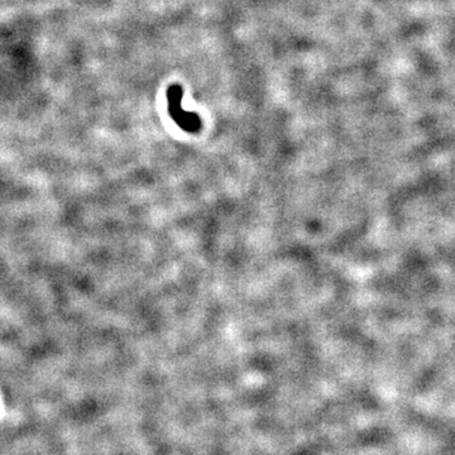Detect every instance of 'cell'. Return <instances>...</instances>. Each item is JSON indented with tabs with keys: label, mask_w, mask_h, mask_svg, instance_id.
<instances>
[{
	"label": "cell",
	"mask_w": 455,
	"mask_h": 455,
	"mask_svg": "<svg viewBox=\"0 0 455 455\" xmlns=\"http://www.w3.org/2000/svg\"><path fill=\"white\" fill-rule=\"evenodd\" d=\"M182 97L184 90L179 85H173L167 91V100H168V112L172 119L181 129L186 130L188 133H197L202 128V120L195 114L188 113L182 108Z\"/></svg>",
	"instance_id": "1"
}]
</instances>
